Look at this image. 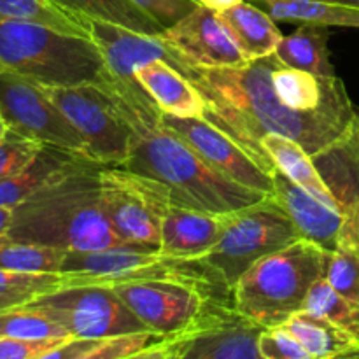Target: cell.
<instances>
[{
    "label": "cell",
    "instance_id": "obj_1",
    "mask_svg": "<svg viewBox=\"0 0 359 359\" xmlns=\"http://www.w3.org/2000/svg\"><path fill=\"white\" fill-rule=\"evenodd\" d=\"M172 65L202 95L203 118L237 140L272 177L277 168L263 149L265 135L290 137L314 156L339 140L359 116L349 97L316 111H294L284 105L273 90V70L283 65L276 53L223 69L191 65L174 53Z\"/></svg>",
    "mask_w": 359,
    "mask_h": 359
},
{
    "label": "cell",
    "instance_id": "obj_2",
    "mask_svg": "<svg viewBox=\"0 0 359 359\" xmlns=\"http://www.w3.org/2000/svg\"><path fill=\"white\" fill-rule=\"evenodd\" d=\"M100 86L132 128L128 170L161 182L172 203L214 214H230L262 202L265 193L255 191L203 161L163 121V112L137 79L125 81L107 69Z\"/></svg>",
    "mask_w": 359,
    "mask_h": 359
},
{
    "label": "cell",
    "instance_id": "obj_3",
    "mask_svg": "<svg viewBox=\"0 0 359 359\" xmlns=\"http://www.w3.org/2000/svg\"><path fill=\"white\" fill-rule=\"evenodd\" d=\"M104 165L76 156L48 184L13 209L11 238L88 251L128 244L109 223L100 200Z\"/></svg>",
    "mask_w": 359,
    "mask_h": 359
},
{
    "label": "cell",
    "instance_id": "obj_4",
    "mask_svg": "<svg viewBox=\"0 0 359 359\" xmlns=\"http://www.w3.org/2000/svg\"><path fill=\"white\" fill-rule=\"evenodd\" d=\"M330 251L300 238L258 259L233 286L231 304L263 328H273L304 311L316 280L325 277Z\"/></svg>",
    "mask_w": 359,
    "mask_h": 359
},
{
    "label": "cell",
    "instance_id": "obj_5",
    "mask_svg": "<svg viewBox=\"0 0 359 359\" xmlns=\"http://www.w3.org/2000/svg\"><path fill=\"white\" fill-rule=\"evenodd\" d=\"M0 70L46 86L100 83L107 65L91 37L37 23L0 20Z\"/></svg>",
    "mask_w": 359,
    "mask_h": 359
},
{
    "label": "cell",
    "instance_id": "obj_6",
    "mask_svg": "<svg viewBox=\"0 0 359 359\" xmlns=\"http://www.w3.org/2000/svg\"><path fill=\"white\" fill-rule=\"evenodd\" d=\"M300 238L293 221L270 196H265L255 205L228 214L223 237L198 259L217 283L231 293L237 280L258 259Z\"/></svg>",
    "mask_w": 359,
    "mask_h": 359
},
{
    "label": "cell",
    "instance_id": "obj_7",
    "mask_svg": "<svg viewBox=\"0 0 359 359\" xmlns=\"http://www.w3.org/2000/svg\"><path fill=\"white\" fill-rule=\"evenodd\" d=\"M263 326L241 314L233 304L210 298L203 311L179 332L163 335L140 359H262ZM137 358V359H139Z\"/></svg>",
    "mask_w": 359,
    "mask_h": 359
},
{
    "label": "cell",
    "instance_id": "obj_8",
    "mask_svg": "<svg viewBox=\"0 0 359 359\" xmlns=\"http://www.w3.org/2000/svg\"><path fill=\"white\" fill-rule=\"evenodd\" d=\"M41 86L83 139L84 156L104 167L126 163L132 147V128L104 86L98 83Z\"/></svg>",
    "mask_w": 359,
    "mask_h": 359
},
{
    "label": "cell",
    "instance_id": "obj_9",
    "mask_svg": "<svg viewBox=\"0 0 359 359\" xmlns=\"http://www.w3.org/2000/svg\"><path fill=\"white\" fill-rule=\"evenodd\" d=\"M100 200L121 241L160 249L161 221L172 205L161 182L125 167L100 168Z\"/></svg>",
    "mask_w": 359,
    "mask_h": 359
},
{
    "label": "cell",
    "instance_id": "obj_10",
    "mask_svg": "<svg viewBox=\"0 0 359 359\" xmlns=\"http://www.w3.org/2000/svg\"><path fill=\"white\" fill-rule=\"evenodd\" d=\"M30 305L60 323L72 339H104L149 330L126 307L112 286L62 287L37 297Z\"/></svg>",
    "mask_w": 359,
    "mask_h": 359
},
{
    "label": "cell",
    "instance_id": "obj_11",
    "mask_svg": "<svg viewBox=\"0 0 359 359\" xmlns=\"http://www.w3.org/2000/svg\"><path fill=\"white\" fill-rule=\"evenodd\" d=\"M0 111L14 132L84 156L79 133L35 81L0 70Z\"/></svg>",
    "mask_w": 359,
    "mask_h": 359
},
{
    "label": "cell",
    "instance_id": "obj_12",
    "mask_svg": "<svg viewBox=\"0 0 359 359\" xmlns=\"http://www.w3.org/2000/svg\"><path fill=\"white\" fill-rule=\"evenodd\" d=\"M112 290L147 328L160 335L186 328L207 302L216 298L193 284L168 279L121 283L114 284Z\"/></svg>",
    "mask_w": 359,
    "mask_h": 359
},
{
    "label": "cell",
    "instance_id": "obj_13",
    "mask_svg": "<svg viewBox=\"0 0 359 359\" xmlns=\"http://www.w3.org/2000/svg\"><path fill=\"white\" fill-rule=\"evenodd\" d=\"M163 121L224 177L265 195L272 193V175L263 170L237 140L205 118H175L163 114Z\"/></svg>",
    "mask_w": 359,
    "mask_h": 359
},
{
    "label": "cell",
    "instance_id": "obj_14",
    "mask_svg": "<svg viewBox=\"0 0 359 359\" xmlns=\"http://www.w3.org/2000/svg\"><path fill=\"white\" fill-rule=\"evenodd\" d=\"M163 41L174 49L177 58L205 69L242 67L245 56L235 44L217 11L198 6L174 27L163 32Z\"/></svg>",
    "mask_w": 359,
    "mask_h": 359
},
{
    "label": "cell",
    "instance_id": "obj_15",
    "mask_svg": "<svg viewBox=\"0 0 359 359\" xmlns=\"http://www.w3.org/2000/svg\"><path fill=\"white\" fill-rule=\"evenodd\" d=\"M269 196L293 221L302 238L321 245L326 251H335L346 217L344 212L323 203L280 170L273 174V189Z\"/></svg>",
    "mask_w": 359,
    "mask_h": 359
},
{
    "label": "cell",
    "instance_id": "obj_16",
    "mask_svg": "<svg viewBox=\"0 0 359 359\" xmlns=\"http://www.w3.org/2000/svg\"><path fill=\"white\" fill-rule=\"evenodd\" d=\"M90 34L100 49L107 69L116 77L133 81V70L153 60H165L172 65L174 49L161 35H147L121 25L100 20H88Z\"/></svg>",
    "mask_w": 359,
    "mask_h": 359
},
{
    "label": "cell",
    "instance_id": "obj_17",
    "mask_svg": "<svg viewBox=\"0 0 359 359\" xmlns=\"http://www.w3.org/2000/svg\"><path fill=\"white\" fill-rule=\"evenodd\" d=\"M226 216L172 203L161 221L160 252L170 258H202L223 237Z\"/></svg>",
    "mask_w": 359,
    "mask_h": 359
},
{
    "label": "cell",
    "instance_id": "obj_18",
    "mask_svg": "<svg viewBox=\"0 0 359 359\" xmlns=\"http://www.w3.org/2000/svg\"><path fill=\"white\" fill-rule=\"evenodd\" d=\"M137 83L149 93L163 114L203 118L205 104L191 81L165 60H153L133 70Z\"/></svg>",
    "mask_w": 359,
    "mask_h": 359
},
{
    "label": "cell",
    "instance_id": "obj_19",
    "mask_svg": "<svg viewBox=\"0 0 359 359\" xmlns=\"http://www.w3.org/2000/svg\"><path fill=\"white\" fill-rule=\"evenodd\" d=\"M312 160L342 212L353 209L359 202V116L339 140L314 154Z\"/></svg>",
    "mask_w": 359,
    "mask_h": 359
},
{
    "label": "cell",
    "instance_id": "obj_20",
    "mask_svg": "<svg viewBox=\"0 0 359 359\" xmlns=\"http://www.w3.org/2000/svg\"><path fill=\"white\" fill-rule=\"evenodd\" d=\"M217 14L248 62L273 55L284 37L276 20L251 2H241Z\"/></svg>",
    "mask_w": 359,
    "mask_h": 359
},
{
    "label": "cell",
    "instance_id": "obj_21",
    "mask_svg": "<svg viewBox=\"0 0 359 359\" xmlns=\"http://www.w3.org/2000/svg\"><path fill=\"white\" fill-rule=\"evenodd\" d=\"M263 149L272 158L277 170L283 172L294 184L300 186L302 189L309 191L326 205L342 212V207L337 202L333 193L330 191L326 182L323 181L312 156L300 144L294 142L290 137L279 135V133H269L263 139Z\"/></svg>",
    "mask_w": 359,
    "mask_h": 359
},
{
    "label": "cell",
    "instance_id": "obj_22",
    "mask_svg": "<svg viewBox=\"0 0 359 359\" xmlns=\"http://www.w3.org/2000/svg\"><path fill=\"white\" fill-rule=\"evenodd\" d=\"M283 326L300 340L311 359L354 358L359 349L356 337L314 312H297Z\"/></svg>",
    "mask_w": 359,
    "mask_h": 359
},
{
    "label": "cell",
    "instance_id": "obj_23",
    "mask_svg": "<svg viewBox=\"0 0 359 359\" xmlns=\"http://www.w3.org/2000/svg\"><path fill=\"white\" fill-rule=\"evenodd\" d=\"M328 37V27L300 25L293 34L283 37L276 55L284 65L291 69L305 70L321 77H333L337 74L330 60Z\"/></svg>",
    "mask_w": 359,
    "mask_h": 359
},
{
    "label": "cell",
    "instance_id": "obj_24",
    "mask_svg": "<svg viewBox=\"0 0 359 359\" xmlns=\"http://www.w3.org/2000/svg\"><path fill=\"white\" fill-rule=\"evenodd\" d=\"M76 156L83 154L72 153L63 147L44 144L37 156L21 172L7 181L0 182V207H16L37 189L48 184L58 172H62Z\"/></svg>",
    "mask_w": 359,
    "mask_h": 359
},
{
    "label": "cell",
    "instance_id": "obj_25",
    "mask_svg": "<svg viewBox=\"0 0 359 359\" xmlns=\"http://www.w3.org/2000/svg\"><path fill=\"white\" fill-rule=\"evenodd\" d=\"M276 21L359 28V7L332 0H255Z\"/></svg>",
    "mask_w": 359,
    "mask_h": 359
},
{
    "label": "cell",
    "instance_id": "obj_26",
    "mask_svg": "<svg viewBox=\"0 0 359 359\" xmlns=\"http://www.w3.org/2000/svg\"><path fill=\"white\" fill-rule=\"evenodd\" d=\"M163 335L156 332H132L104 339H70L48 359H126L139 358Z\"/></svg>",
    "mask_w": 359,
    "mask_h": 359
},
{
    "label": "cell",
    "instance_id": "obj_27",
    "mask_svg": "<svg viewBox=\"0 0 359 359\" xmlns=\"http://www.w3.org/2000/svg\"><path fill=\"white\" fill-rule=\"evenodd\" d=\"M49 2L65 11L67 14L83 18L86 21H107L147 35H163L165 32V28L147 16L132 0H49Z\"/></svg>",
    "mask_w": 359,
    "mask_h": 359
},
{
    "label": "cell",
    "instance_id": "obj_28",
    "mask_svg": "<svg viewBox=\"0 0 359 359\" xmlns=\"http://www.w3.org/2000/svg\"><path fill=\"white\" fill-rule=\"evenodd\" d=\"M0 20L37 23L63 34L91 37L86 20L67 14L49 0H0Z\"/></svg>",
    "mask_w": 359,
    "mask_h": 359
},
{
    "label": "cell",
    "instance_id": "obj_29",
    "mask_svg": "<svg viewBox=\"0 0 359 359\" xmlns=\"http://www.w3.org/2000/svg\"><path fill=\"white\" fill-rule=\"evenodd\" d=\"M67 249L0 235V269L18 272H62Z\"/></svg>",
    "mask_w": 359,
    "mask_h": 359
},
{
    "label": "cell",
    "instance_id": "obj_30",
    "mask_svg": "<svg viewBox=\"0 0 359 359\" xmlns=\"http://www.w3.org/2000/svg\"><path fill=\"white\" fill-rule=\"evenodd\" d=\"M304 311L323 316L359 340V304L340 294L325 277L311 287Z\"/></svg>",
    "mask_w": 359,
    "mask_h": 359
},
{
    "label": "cell",
    "instance_id": "obj_31",
    "mask_svg": "<svg viewBox=\"0 0 359 359\" xmlns=\"http://www.w3.org/2000/svg\"><path fill=\"white\" fill-rule=\"evenodd\" d=\"M0 337L13 339H55L70 337L60 323L30 304L0 311Z\"/></svg>",
    "mask_w": 359,
    "mask_h": 359
},
{
    "label": "cell",
    "instance_id": "obj_32",
    "mask_svg": "<svg viewBox=\"0 0 359 359\" xmlns=\"http://www.w3.org/2000/svg\"><path fill=\"white\" fill-rule=\"evenodd\" d=\"M325 279L340 294L359 304V251L347 245L330 251Z\"/></svg>",
    "mask_w": 359,
    "mask_h": 359
},
{
    "label": "cell",
    "instance_id": "obj_33",
    "mask_svg": "<svg viewBox=\"0 0 359 359\" xmlns=\"http://www.w3.org/2000/svg\"><path fill=\"white\" fill-rule=\"evenodd\" d=\"M44 144L25 137L14 130H7L0 139V182L7 181L23 170L42 149Z\"/></svg>",
    "mask_w": 359,
    "mask_h": 359
},
{
    "label": "cell",
    "instance_id": "obj_34",
    "mask_svg": "<svg viewBox=\"0 0 359 359\" xmlns=\"http://www.w3.org/2000/svg\"><path fill=\"white\" fill-rule=\"evenodd\" d=\"M0 287L28 291L42 297L51 291L69 287V277L62 272H18L0 269Z\"/></svg>",
    "mask_w": 359,
    "mask_h": 359
},
{
    "label": "cell",
    "instance_id": "obj_35",
    "mask_svg": "<svg viewBox=\"0 0 359 359\" xmlns=\"http://www.w3.org/2000/svg\"><path fill=\"white\" fill-rule=\"evenodd\" d=\"M258 349L262 359H311L300 340L283 325L263 330Z\"/></svg>",
    "mask_w": 359,
    "mask_h": 359
},
{
    "label": "cell",
    "instance_id": "obj_36",
    "mask_svg": "<svg viewBox=\"0 0 359 359\" xmlns=\"http://www.w3.org/2000/svg\"><path fill=\"white\" fill-rule=\"evenodd\" d=\"M72 337L55 339H13L0 337V359H48L53 351L69 342Z\"/></svg>",
    "mask_w": 359,
    "mask_h": 359
},
{
    "label": "cell",
    "instance_id": "obj_37",
    "mask_svg": "<svg viewBox=\"0 0 359 359\" xmlns=\"http://www.w3.org/2000/svg\"><path fill=\"white\" fill-rule=\"evenodd\" d=\"M161 28H170L202 4L198 0H132Z\"/></svg>",
    "mask_w": 359,
    "mask_h": 359
},
{
    "label": "cell",
    "instance_id": "obj_38",
    "mask_svg": "<svg viewBox=\"0 0 359 359\" xmlns=\"http://www.w3.org/2000/svg\"><path fill=\"white\" fill-rule=\"evenodd\" d=\"M344 224L340 230L339 245H347L359 251V202L344 214Z\"/></svg>",
    "mask_w": 359,
    "mask_h": 359
},
{
    "label": "cell",
    "instance_id": "obj_39",
    "mask_svg": "<svg viewBox=\"0 0 359 359\" xmlns=\"http://www.w3.org/2000/svg\"><path fill=\"white\" fill-rule=\"evenodd\" d=\"M35 298H37L35 293H28V291L20 290H9V287H0V311H2V309H11L18 307V305L30 304Z\"/></svg>",
    "mask_w": 359,
    "mask_h": 359
},
{
    "label": "cell",
    "instance_id": "obj_40",
    "mask_svg": "<svg viewBox=\"0 0 359 359\" xmlns=\"http://www.w3.org/2000/svg\"><path fill=\"white\" fill-rule=\"evenodd\" d=\"M202 6L210 7L214 11H224L231 6H237V4L245 2V0H198Z\"/></svg>",
    "mask_w": 359,
    "mask_h": 359
},
{
    "label": "cell",
    "instance_id": "obj_41",
    "mask_svg": "<svg viewBox=\"0 0 359 359\" xmlns=\"http://www.w3.org/2000/svg\"><path fill=\"white\" fill-rule=\"evenodd\" d=\"M13 223V207H0V235H6Z\"/></svg>",
    "mask_w": 359,
    "mask_h": 359
},
{
    "label": "cell",
    "instance_id": "obj_42",
    "mask_svg": "<svg viewBox=\"0 0 359 359\" xmlns=\"http://www.w3.org/2000/svg\"><path fill=\"white\" fill-rule=\"evenodd\" d=\"M332 2H340V4H347V6L359 7V0H332Z\"/></svg>",
    "mask_w": 359,
    "mask_h": 359
}]
</instances>
